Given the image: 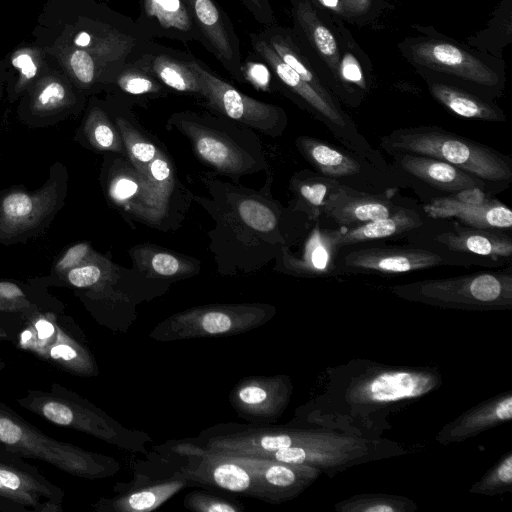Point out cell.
Listing matches in <instances>:
<instances>
[{"instance_id":"cell-1","label":"cell","mask_w":512,"mask_h":512,"mask_svg":"<svg viewBox=\"0 0 512 512\" xmlns=\"http://www.w3.org/2000/svg\"><path fill=\"white\" fill-rule=\"evenodd\" d=\"M208 196L194 195L214 220L208 232L210 250L222 276L246 275L262 269L286 248L294 247L312 222L302 212L283 206L271 194L273 175L261 190L200 177Z\"/></svg>"},{"instance_id":"cell-2","label":"cell","mask_w":512,"mask_h":512,"mask_svg":"<svg viewBox=\"0 0 512 512\" xmlns=\"http://www.w3.org/2000/svg\"><path fill=\"white\" fill-rule=\"evenodd\" d=\"M166 128L185 136L195 157L215 174L238 182L242 176L269 170L256 132L223 116L179 111L170 115Z\"/></svg>"},{"instance_id":"cell-3","label":"cell","mask_w":512,"mask_h":512,"mask_svg":"<svg viewBox=\"0 0 512 512\" xmlns=\"http://www.w3.org/2000/svg\"><path fill=\"white\" fill-rule=\"evenodd\" d=\"M379 147L387 155L420 154L456 166L484 181L492 196L512 183L510 156L436 125L395 129L380 137Z\"/></svg>"},{"instance_id":"cell-4","label":"cell","mask_w":512,"mask_h":512,"mask_svg":"<svg viewBox=\"0 0 512 512\" xmlns=\"http://www.w3.org/2000/svg\"><path fill=\"white\" fill-rule=\"evenodd\" d=\"M113 154L104 175L109 202L131 226L138 222L161 231L179 228L193 194L166 191L136 169L127 157Z\"/></svg>"},{"instance_id":"cell-5","label":"cell","mask_w":512,"mask_h":512,"mask_svg":"<svg viewBox=\"0 0 512 512\" xmlns=\"http://www.w3.org/2000/svg\"><path fill=\"white\" fill-rule=\"evenodd\" d=\"M24 409L62 427L86 433L119 449L147 453L151 437L129 429L76 392L53 383L49 390H27L16 399Z\"/></svg>"},{"instance_id":"cell-6","label":"cell","mask_w":512,"mask_h":512,"mask_svg":"<svg viewBox=\"0 0 512 512\" xmlns=\"http://www.w3.org/2000/svg\"><path fill=\"white\" fill-rule=\"evenodd\" d=\"M0 447L18 457L44 461L65 473L89 480L114 476L121 469L113 457L45 435L2 402Z\"/></svg>"},{"instance_id":"cell-7","label":"cell","mask_w":512,"mask_h":512,"mask_svg":"<svg viewBox=\"0 0 512 512\" xmlns=\"http://www.w3.org/2000/svg\"><path fill=\"white\" fill-rule=\"evenodd\" d=\"M15 345L77 376L92 377L99 373L79 327L57 312L41 311L22 320Z\"/></svg>"},{"instance_id":"cell-8","label":"cell","mask_w":512,"mask_h":512,"mask_svg":"<svg viewBox=\"0 0 512 512\" xmlns=\"http://www.w3.org/2000/svg\"><path fill=\"white\" fill-rule=\"evenodd\" d=\"M275 314V307L266 303L208 304L172 314L149 334L162 342L232 336L262 326Z\"/></svg>"},{"instance_id":"cell-9","label":"cell","mask_w":512,"mask_h":512,"mask_svg":"<svg viewBox=\"0 0 512 512\" xmlns=\"http://www.w3.org/2000/svg\"><path fill=\"white\" fill-rule=\"evenodd\" d=\"M295 145L314 171L343 186L372 194L406 189L401 178L392 169L380 168L343 146L338 147L306 135L298 136Z\"/></svg>"},{"instance_id":"cell-10","label":"cell","mask_w":512,"mask_h":512,"mask_svg":"<svg viewBox=\"0 0 512 512\" xmlns=\"http://www.w3.org/2000/svg\"><path fill=\"white\" fill-rule=\"evenodd\" d=\"M189 63L198 77L201 99L214 114L272 138L284 134L288 117L282 107L244 94L197 59Z\"/></svg>"},{"instance_id":"cell-11","label":"cell","mask_w":512,"mask_h":512,"mask_svg":"<svg viewBox=\"0 0 512 512\" xmlns=\"http://www.w3.org/2000/svg\"><path fill=\"white\" fill-rule=\"evenodd\" d=\"M411 246L468 256L483 266L511 263L512 237L509 232L463 225L452 219H432L407 237Z\"/></svg>"},{"instance_id":"cell-12","label":"cell","mask_w":512,"mask_h":512,"mask_svg":"<svg viewBox=\"0 0 512 512\" xmlns=\"http://www.w3.org/2000/svg\"><path fill=\"white\" fill-rule=\"evenodd\" d=\"M483 266L468 256L434 251L416 246H347L336 260L337 274L373 273L398 275L437 266Z\"/></svg>"},{"instance_id":"cell-13","label":"cell","mask_w":512,"mask_h":512,"mask_svg":"<svg viewBox=\"0 0 512 512\" xmlns=\"http://www.w3.org/2000/svg\"><path fill=\"white\" fill-rule=\"evenodd\" d=\"M155 450L192 485L217 488L258 499L254 476L231 457L202 450L188 439L169 441Z\"/></svg>"},{"instance_id":"cell-14","label":"cell","mask_w":512,"mask_h":512,"mask_svg":"<svg viewBox=\"0 0 512 512\" xmlns=\"http://www.w3.org/2000/svg\"><path fill=\"white\" fill-rule=\"evenodd\" d=\"M389 157L391 169L422 203L469 189H482L491 195L484 181L442 160L413 153H394Z\"/></svg>"},{"instance_id":"cell-15","label":"cell","mask_w":512,"mask_h":512,"mask_svg":"<svg viewBox=\"0 0 512 512\" xmlns=\"http://www.w3.org/2000/svg\"><path fill=\"white\" fill-rule=\"evenodd\" d=\"M399 192L372 194L343 186L327 202L320 218L329 227H353L420 206Z\"/></svg>"},{"instance_id":"cell-16","label":"cell","mask_w":512,"mask_h":512,"mask_svg":"<svg viewBox=\"0 0 512 512\" xmlns=\"http://www.w3.org/2000/svg\"><path fill=\"white\" fill-rule=\"evenodd\" d=\"M202 44L238 82H243L240 41L227 14L215 0H184Z\"/></svg>"},{"instance_id":"cell-17","label":"cell","mask_w":512,"mask_h":512,"mask_svg":"<svg viewBox=\"0 0 512 512\" xmlns=\"http://www.w3.org/2000/svg\"><path fill=\"white\" fill-rule=\"evenodd\" d=\"M332 229L321 219L312 222L297 243L300 250L295 253L291 248L284 249L275 259V270L301 277L337 274L336 260L340 251L334 243Z\"/></svg>"},{"instance_id":"cell-18","label":"cell","mask_w":512,"mask_h":512,"mask_svg":"<svg viewBox=\"0 0 512 512\" xmlns=\"http://www.w3.org/2000/svg\"><path fill=\"white\" fill-rule=\"evenodd\" d=\"M411 58L429 69L457 76L483 87L499 83L497 73L478 57L446 41H419L410 48Z\"/></svg>"},{"instance_id":"cell-19","label":"cell","mask_w":512,"mask_h":512,"mask_svg":"<svg viewBox=\"0 0 512 512\" xmlns=\"http://www.w3.org/2000/svg\"><path fill=\"white\" fill-rule=\"evenodd\" d=\"M192 484L176 470L171 475H147L135 471L134 480L113 498L99 500L94 508L103 512H149Z\"/></svg>"},{"instance_id":"cell-20","label":"cell","mask_w":512,"mask_h":512,"mask_svg":"<svg viewBox=\"0 0 512 512\" xmlns=\"http://www.w3.org/2000/svg\"><path fill=\"white\" fill-rule=\"evenodd\" d=\"M0 496L35 511H61L64 491L31 466L0 461Z\"/></svg>"},{"instance_id":"cell-21","label":"cell","mask_w":512,"mask_h":512,"mask_svg":"<svg viewBox=\"0 0 512 512\" xmlns=\"http://www.w3.org/2000/svg\"><path fill=\"white\" fill-rule=\"evenodd\" d=\"M286 395V383L282 377L249 376L233 387L228 399L239 417L252 424H266L279 416Z\"/></svg>"},{"instance_id":"cell-22","label":"cell","mask_w":512,"mask_h":512,"mask_svg":"<svg viewBox=\"0 0 512 512\" xmlns=\"http://www.w3.org/2000/svg\"><path fill=\"white\" fill-rule=\"evenodd\" d=\"M422 209L429 218L452 219L469 227L509 233L512 228L511 209L494 196L481 203L439 197L422 203Z\"/></svg>"},{"instance_id":"cell-23","label":"cell","mask_w":512,"mask_h":512,"mask_svg":"<svg viewBox=\"0 0 512 512\" xmlns=\"http://www.w3.org/2000/svg\"><path fill=\"white\" fill-rule=\"evenodd\" d=\"M55 183L35 192L13 191L0 200V237L18 236L37 226L55 208Z\"/></svg>"},{"instance_id":"cell-24","label":"cell","mask_w":512,"mask_h":512,"mask_svg":"<svg viewBox=\"0 0 512 512\" xmlns=\"http://www.w3.org/2000/svg\"><path fill=\"white\" fill-rule=\"evenodd\" d=\"M512 277L509 274L477 273L458 278L431 280L407 286L418 290L426 297L433 298H464L479 303H492L509 297Z\"/></svg>"},{"instance_id":"cell-25","label":"cell","mask_w":512,"mask_h":512,"mask_svg":"<svg viewBox=\"0 0 512 512\" xmlns=\"http://www.w3.org/2000/svg\"><path fill=\"white\" fill-rule=\"evenodd\" d=\"M428 220L421 204L393 216L357 226L334 227L333 240L340 251L347 246L372 244L383 239L407 238L420 230Z\"/></svg>"},{"instance_id":"cell-26","label":"cell","mask_w":512,"mask_h":512,"mask_svg":"<svg viewBox=\"0 0 512 512\" xmlns=\"http://www.w3.org/2000/svg\"><path fill=\"white\" fill-rule=\"evenodd\" d=\"M139 21L141 33L148 37H167L183 43L201 41L184 0H143Z\"/></svg>"},{"instance_id":"cell-27","label":"cell","mask_w":512,"mask_h":512,"mask_svg":"<svg viewBox=\"0 0 512 512\" xmlns=\"http://www.w3.org/2000/svg\"><path fill=\"white\" fill-rule=\"evenodd\" d=\"M133 268L145 277L173 283L194 277L201 270V262L191 256L143 243L129 249Z\"/></svg>"},{"instance_id":"cell-28","label":"cell","mask_w":512,"mask_h":512,"mask_svg":"<svg viewBox=\"0 0 512 512\" xmlns=\"http://www.w3.org/2000/svg\"><path fill=\"white\" fill-rule=\"evenodd\" d=\"M219 455V454H218ZM254 476L258 499L277 503L292 495L301 482L300 465L252 456H228Z\"/></svg>"},{"instance_id":"cell-29","label":"cell","mask_w":512,"mask_h":512,"mask_svg":"<svg viewBox=\"0 0 512 512\" xmlns=\"http://www.w3.org/2000/svg\"><path fill=\"white\" fill-rule=\"evenodd\" d=\"M294 17L310 46L329 70L336 84L335 94H338L341 55L336 37L309 0L294 2Z\"/></svg>"},{"instance_id":"cell-30","label":"cell","mask_w":512,"mask_h":512,"mask_svg":"<svg viewBox=\"0 0 512 512\" xmlns=\"http://www.w3.org/2000/svg\"><path fill=\"white\" fill-rule=\"evenodd\" d=\"M133 62L167 89L201 98V86L189 60L145 48Z\"/></svg>"},{"instance_id":"cell-31","label":"cell","mask_w":512,"mask_h":512,"mask_svg":"<svg viewBox=\"0 0 512 512\" xmlns=\"http://www.w3.org/2000/svg\"><path fill=\"white\" fill-rule=\"evenodd\" d=\"M342 187L343 185L337 181L316 171H297L289 182V190L293 194L289 206L304 213L311 222H314L322 217L328 200Z\"/></svg>"},{"instance_id":"cell-32","label":"cell","mask_w":512,"mask_h":512,"mask_svg":"<svg viewBox=\"0 0 512 512\" xmlns=\"http://www.w3.org/2000/svg\"><path fill=\"white\" fill-rule=\"evenodd\" d=\"M431 95L453 114L467 119L504 122V112L488 102L458 87L440 82H428Z\"/></svg>"},{"instance_id":"cell-33","label":"cell","mask_w":512,"mask_h":512,"mask_svg":"<svg viewBox=\"0 0 512 512\" xmlns=\"http://www.w3.org/2000/svg\"><path fill=\"white\" fill-rule=\"evenodd\" d=\"M260 35L268 42L279 58L293 69L305 82L324 97L336 99L327 84L321 80L312 64L302 53L292 36L285 30L270 27Z\"/></svg>"},{"instance_id":"cell-34","label":"cell","mask_w":512,"mask_h":512,"mask_svg":"<svg viewBox=\"0 0 512 512\" xmlns=\"http://www.w3.org/2000/svg\"><path fill=\"white\" fill-rule=\"evenodd\" d=\"M126 151L128 160L141 173L157 156L161 144L138 123L130 108L126 113H118L113 117Z\"/></svg>"},{"instance_id":"cell-35","label":"cell","mask_w":512,"mask_h":512,"mask_svg":"<svg viewBox=\"0 0 512 512\" xmlns=\"http://www.w3.org/2000/svg\"><path fill=\"white\" fill-rule=\"evenodd\" d=\"M431 387L423 375L408 372L383 374L369 386V396L375 401H394L419 396Z\"/></svg>"},{"instance_id":"cell-36","label":"cell","mask_w":512,"mask_h":512,"mask_svg":"<svg viewBox=\"0 0 512 512\" xmlns=\"http://www.w3.org/2000/svg\"><path fill=\"white\" fill-rule=\"evenodd\" d=\"M116 89L128 98V103L150 100L167 95L168 90L149 72L133 61L119 69L111 78Z\"/></svg>"},{"instance_id":"cell-37","label":"cell","mask_w":512,"mask_h":512,"mask_svg":"<svg viewBox=\"0 0 512 512\" xmlns=\"http://www.w3.org/2000/svg\"><path fill=\"white\" fill-rule=\"evenodd\" d=\"M84 134L92 148L127 157L116 123L102 108L90 110L84 123Z\"/></svg>"},{"instance_id":"cell-38","label":"cell","mask_w":512,"mask_h":512,"mask_svg":"<svg viewBox=\"0 0 512 512\" xmlns=\"http://www.w3.org/2000/svg\"><path fill=\"white\" fill-rule=\"evenodd\" d=\"M72 102V95L67 86L56 78H46L36 88L31 109L37 114L58 112Z\"/></svg>"},{"instance_id":"cell-39","label":"cell","mask_w":512,"mask_h":512,"mask_svg":"<svg viewBox=\"0 0 512 512\" xmlns=\"http://www.w3.org/2000/svg\"><path fill=\"white\" fill-rule=\"evenodd\" d=\"M114 266L110 259L95 252L89 260L68 270L66 277L73 287L92 290L108 277Z\"/></svg>"},{"instance_id":"cell-40","label":"cell","mask_w":512,"mask_h":512,"mask_svg":"<svg viewBox=\"0 0 512 512\" xmlns=\"http://www.w3.org/2000/svg\"><path fill=\"white\" fill-rule=\"evenodd\" d=\"M184 506L196 512H240L243 506L238 501L203 490H194L184 498Z\"/></svg>"},{"instance_id":"cell-41","label":"cell","mask_w":512,"mask_h":512,"mask_svg":"<svg viewBox=\"0 0 512 512\" xmlns=\"http://www.w3.org/2000/svg\"><path fill=\"white\" fill-rule=\"evenodd\" d=\"M67 65L75 79L84 86H90L98 79L99 66H107L87 50L78 47L68 52Z\"/></svg>"},{"instance_id":"cell-42","label":"cell","mask_w":512,"mask_h":512,"mask_svg":"<svg viewBox=\"0 0 512 512\" xmlns=\"http://www.w3.org/2000/svg\"><path fill=\"white\" fill-rule=\"evenodd\" d=\"M243 82H248L256 90L271 91V69L265 62L247 61L242 66Z\"/></svg>"},{"instance_id":"cell-43","label":"cell","mask_w":512,"mask_h":512,"mask_svg":"<svg viewBox=\"0 0 512 512\" xmlns=\"http://www.w3.org/2000/svg\"><path fill=\"white\" fill-rule=\"evenodd\" d=\"M12 65L19 69L20 77L17 90L25 87L37 74L38 63L31 50L24 49L15 53L12 57Z\"/></svg>"},{"instance_id":"cell-44","label":"cell","mask_w":512,"mask_h":512,"mask_svg":"<svg viewBox=\"0 0 512 512\" xmlns=\"http://www.w3.org/2000/svg\"><path fill=\"white\" fill-rule=\"evenodd\" d=\"M95 252L88 243H78L70 247L56 265L57 272L68 271L89 260Z\"/></svg>"},{"instance_id":"cell-45","label":"cell","mask_w":512,"mask_h":512,"mask_svg":"<svg viewBox=\"0 0 512 512\" xmlns=\"http://www.w3.org/2000/svg\"><path fill=\"white\" fill-rule=\"evenodd\" d=\"M253 457V456H252ZM260 458L276 460L288 464L302 465L310 457L303 445H295L258 456Z\"/></svg>"},{"instance_id":"cell-46","label":"cell","mask_w":512,"mask_h":512,"mask_svg":"<svg viewBox=\"0 0 512 512\" xmlns=\"http://www.w3.org/2000/svg\"><path fill=\"white\" fill-rule=\"evenodd\" d=\"M251 15L265 25L275 23L274 13L269 0H240Z\"/></svg>"},{"instance_id":"cell-47","label":"cell","mask_w":512,"mask_h":512,"mask_svg":"<svg viewBox=\"0 0 512 512\" xmlns=\"http://www.w3.org/2000/svg\"><path fill=\"white\" fill-rule=\"evenodd\" d=\"M21 325L22 319L12 315L0 314V340L15 343Z\"/></svg>"},{"instance_id":"cell-48","label":"cell","mask_w":512,"mask_h":512,"mask_svg":"<svg viewBox=\"0 0 512 512\" xmlns=\"http://www.w3.org/2000/svg\"><path fill=\"white\" fill-rule=\"evenodd\" d=\"M34 313L37 312L20 303L8 300L0 294V314L12 315L24 320L26 317Z\"/></svg>"},{"instance_id":"cell-49","label":"cell","mask_w":512,"mask_h":512,"mask_svg":"<svg viewBox=\"0 0 512 512\" xmlns=\"http://www.w3.org/2000/svg\"><path fill=\"white\" fill-rule=\"evenodd\" d=\"M344 16L361 15L368 11L371 0H339Z\"/></svg>"},{"instance_id":"cell-50","label":"cell","mask_w":512,"mask_h":512,"mask_svg":"<svg viewBox=\"0 0 512 512\" xmlns=\"http://www.w3.org/2000/svg\"><path fill=\"white\" fill-rule=\"evenodd\" d=\"M496 416L501 420H509L512 417V398L502 400L496 407Z\"/></svg>"},{"instance_id":"cell-51","label":"cell","mask_w":512,"mask_h":512,"mask_svg":"<svg viewBox=\"0 0 512 512\" xmlns=\"http://www.w3.org/2000/svg\"><path fill=\"white\" fill-rule=\"evenodd\" d=\"M498 477L502 482L510 483L512 480V457L507 459L498 468Z\"/></svg>"},{"instance_id":"cell-52","label":"cell","mask_w":512,"mask_h":512,"mask_svg":"<svg viewBox=\"0 0 512 512\" xmlns=\"http://www.w3.org/2000/svg\"><path fill=\"white\" fill-rule=\"evenodd\" d=\"M322 8H326L336 13L337 15L344 16V12L339 0H314Z\"/></svg>"},{"instance_id":"cell-53","label":"cell","mask_w":512,"mask_h":512,"mask_svg":"<svg viewBox=\"0 0 512 512\" xmlns=\"http://www.w3.org/2000/svg\"><path fill=\"white\" fill-rule=\"evenodd\" d=\"M369 512H390L394 511V508L387 504H378L365 509Z\"/></svg>"},{"instance_id":"cell-54","label":"cell","mask_w":512,"mask_h":512,"mask_svg":"<svg viewBox=\"0 0 512 512\" xmlns=\"http://www.w3.org/2000/svg\"><path fill=\"white\" fill-rule=\"evenodd\" d=\"M2 342V340H0V343ZM5 361L4 359L2 358V355H1V351H0V370H3L4 367H5Z\"/></svg>"}]
</instances>
